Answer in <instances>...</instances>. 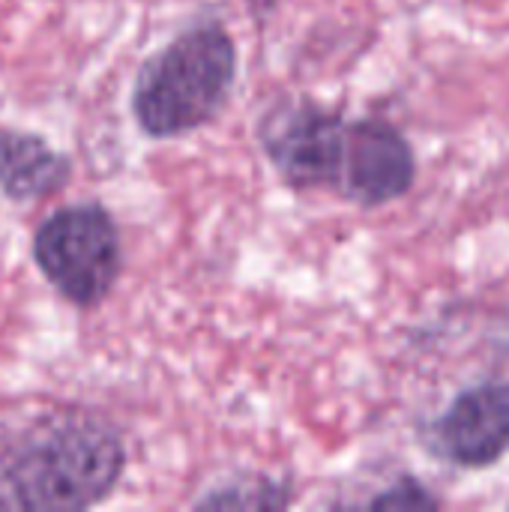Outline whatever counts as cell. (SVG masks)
<instances>
[{
	"instance_id": "9",
	"label": "cell",
	"mask_w": 509,
	"mask_h": 512,
	"mask_svg": "<svg viewBox=\"0 0 509 512\" xmlns=\"http://www.w3.org/2000/svg\"><path fill=\"white\" fill-rule=\"evenodd\" d=\"M372 510H438V498L414 477L396 480L387 492L369 501Z\"/></svg>"
},
{
	"instance_id": "1",
	"label": "cell",
	"mask_w": 509,
	"mask_h": 512,
	"mask_svg": "<svg viewBox=\"0 0 509 512\" xmlns=\"http://www.w3.org/2000/svg\"><path fill=\"white\" fill-rule=\"evenodd\" d=\"M123 459L120 438L96 417L42 420L0 453V507H93L120 480Z\"/></svg>"
},
{
	"instance_id": "3",
	"label": "cell",
	"mask_w": 509,
	"mask_h": 512,
	"mask_svg": "<svg viewBox=\"0 0 509 512\" xmlns=\"http://www.w3.org/2000/svg\"><path fill=\"white\" fill-rule=\"evenodd\" d=\"M45 279L72 303H99L120 273V237L114 219L99 204L57 210L33 240Z\"/></svg>"
},
{
	"instance_id": "2",
	"label": "cell",
	"mask_w": 509,
	"mask_h": 512,
	"mask_svg": "<svg viewBox=\"0 0 509 512\" xmlns=\"http://www.w3.org/2000/svg\"><path fill=\"white\" fill-rule=\"evenodd\" d=\"M237 78V45L210 21L189 27L144 63L132 111L144 135L177 138L207 126L228 102Z\"/></svg>"
},
{
	"instance_id": "8",
	"label": "cell",
	"mask_w": 509,
	"mask_h": 512,
	"mask_svg": "<svg viewBox=\"0 0 509 512\" xmlns=\"http://www.w3.org/2000/svg\"><path fill=\"white\" fill-rule=\"evenodd\" d=\"M288 504V483H276L270 477H240L198 501L201 510H285Z\"/></svg>"
},
{
	"instance_id": "6",
	"label": "cell",
	"mask_w": 509,
	"mask_h": 512,
	"mask_svg": "<svg viewBox=\"0 0 509 512\" xmlns=\"http://www.w3.org/2000/svg\"><path fill=\"white\" fill-rule=\"evenodd\" d=\"M417 162L408 138L384 120H354L342 198L381 207L414 186Z\"/></svg>"
},
{
	"instance_id": "5",
	"label": "cell",
	"mask_w": 509,
	"mask_h": 512,
	"mask_svg": "<svg viewBox=\"0 0 509 512\" xmlns=\"http://www.w3.org/2000/svg\"><path fill=\"white\" fill-rule=\"evenodd\" d=\"M432 450L456 468H492L509 453V381L462 390L432 426Z\"/></svg>"
},
{
	"instance_id": "7",
	"label": "cell",
	"mask_w": 509,
	"mask_h": 512,
	"mask_svg": "<svg viewBox=\"0 0 509 512\" xmlns=\"http://www.w3.org/2000/svg\"><path fill=\"white\" fill-rule=\"evenodd\" d=\"M66 159L57 156L42 138L3 132L0 135V189L15 201L51 195L66 180Z\"/></svg>"
},
{
	"instance_id": "4",
	"label": "cell",
	"mask_w": 509,
	"mask_h": 512,
	"mask_svg": "<svg viewBox=\"0 0 509 512\" xmlns=\"http://www.w3.org/2000/svg\"><path fill=\"white\" fill-rule=\"evenodd\" d=\"M354 120L315 102L273 108L261 120V147L276 174L294 189H330L342 195Z\"/></svg>"
}]
</instances>
